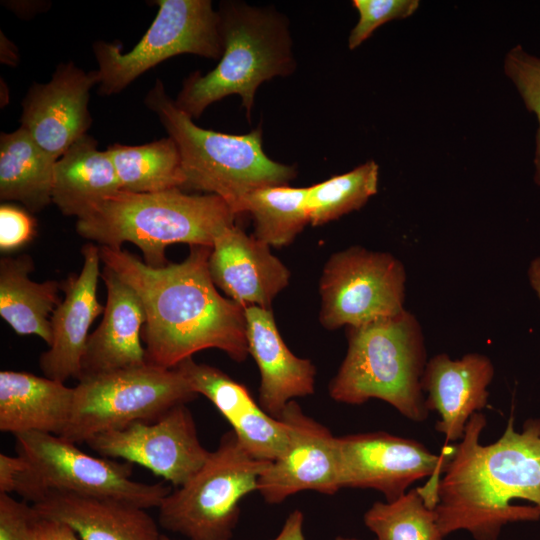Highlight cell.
Here are the masks:
<instances>
[{
    "mask_svg": "<svg viewBox=\"0 0 540 540\" xmlns=\"http://www.w3.org/2000/svg\"><path fill=\"white\" fill-rule=\"evenodd\" d=\"M98 83L97 70L85 72L73 62L60 64L48 82L29 88L21 104L20 126L58 160L91 126L89 95Z\"/></svg>",
    "mask_w": 540,
    "mask_h": 540,
    "instance_id": "15",
    "label": "cell"
},
{
    "mask_svg": "<svg viewBox=\"0 0 540 540\" xmlns=\"http://www.w3.org/2000/svg\"><path fill=\"white\" fill-rule=\"evenodd\" d=\"M97 141L84 135L56 161L52 202L67 216L80 218L121 190L113 162Z\"/></svg>",
    "mask_w": 540,
    "mask_h": 540,
    "instance_id": "24",
    "label": "cell"
},
{
    "mask_svg": "<svg viewBox=\"0 0 540 540\" xmlns=\"http://www.w3.org/2000/svg\"><path fill=\"white\" fill-rule=\"evenodd\" d=\"M121 190L154 193L183 188L185 178L177 144L171 137L143 145L107 147Z\"/></svg>",
    "mask_w": 540,
    "mask_h": 540,
    "instance_id": "27",
    "label": "cell"
},
{
    "mask_svg": "<svg viewBox=\"0 0 540 540\" xmlns=\"http://www.w3.org/2000/svg\"><path fill=\"white\" fill-rule=\"evenodd\" d=\"M197 396L178 369L148 363L84 377L74 387L71 417L61 436L75 444L86 443L135 421H154Z\"/></svg>",
    "mask_w": 540,
    "mask_h": 540,
    "instance_id": "9",
    "label": "cell"
},
{
    "mask_svg": "<svg viewBox=\"0 0 540 540\" xmlns=\"http://www.w3.org/2000/svg\"><path fill=\"white\" fill-rule=\"evenodd\" d=\"M159 540H175V539H172V538H170V537H168V536H166V535H162V534H161Z\"/></svg>",
    "mask_w": 540,
    "mask_h": 540,
    "instance_id": "40",
    "label": "cell"
},
{
    "mask_svg": "<svg viewBox=\"0 0 540 540\" xmlns=\"http://www.w3.org/2000/svg\"><path fill=\"white\" fill-rule=\"evenodd\" d=\"M74 388L29 372H0V431L61 436L72 413Z\"/></svg>",
    "mask_w": 540,
    "mask_h": 540,
    "instance_id": "23",
    "label": "cell"
},
{
    "mask_svg": "<svg viewBox=\"0 0 540 540\" xmlns=\"http://www.w3.org/2000/svg\"><path fill=\"white\" fill-rule=\"evenodd\" d=\"M245 316L248 351L260 372L259 404L280 419L290 401L314 393L315 365L288 348L271 308L247 306Z\"/></svg>",
    "mask_w": 540,
    "mask_h": 540,
    "instance_id": "20",
    "label": "cell"
},
{
    "mask_svg": "<svg viewBox=\"0 0 540 540\" xmlns=\"http://www.w3.org/2000/svg\"><path fill=\"white\" fill-rule=\"evenodd\" d=\"M337 449L341 488L377 490L391 502L407 493L416 481L431 476L418 489L432 509L439 476L453 452V446H445L435 454L417 440L384 431L337 437Z\"/></svg>",
    "mask_w": 540,
    "mask_h": 540,
    "instance_id": "12",
    "label": "cell"
},
{
    "mask_svg": "<svg viewBox=\"0 0 540 540\" xmlns=\"http://www.w3.org/2000/svg\"><path fill=\"white\" fill-rule=\"evenodd\" d=\"M57 159L43 150L21 126L0 135V199L20 202L36 213L52 202Z\"/></svg>",
    "mask_w": 540,
    "mask_h": 540,
    "instance_id": "26",
    "label": "cell"
},
{
    "mask_svg": "<svg viewBox=\"0 0 540 540\" xmlns=\"http://www.w3.org/2000/svg\"><path fill=\"white\" fill-rule=\"evenodd\" d=\"M494 374L492 361L479 353L459 359L440 353L427 361L421 380L425 406L439 414L435 429L446 444L461 440L470 417L486 407Z\"/></svg>",
    "mask_w": 540,
    "mask_h": 540,
    "instance_id": "19",
    "label": "cell"
},
{
    "mask_svg": "<svg viewBox=\"0 0 540 540\" xmlns=\"http://www.w3.org/2000/svg\"><path fill=\"white\" fill-rule=\"evenodd\" d=\"M198 395H203L218 409L232 431L256 459L274 461L289 443V425L270 416L243 384L220 369L197 363L192 357L175 367Z\"/></svg>",
    "mask_w": 540,
    "mask_h": 540,
    "instance_id": "17",
    "label": "cell"
},
{
    "mask_svg": "<svg viewBox=\"0 0 540 540\" xmlns=\"http://www.w3.org/2000/svg\"><path fill=\"white\" fill-rule=\"evenodd\" d=\"M25 466L26 461L19 454L16 456L0 454V493L10 494L14 491L17 478Z\"/></svg>",
    "mask_w": 540,
    "mask_h": 540,
    "instance_id": "35",
    "label": "cell"
},
{
    "mask_svg": "<svg viewBox=\"0 0 540 540\" xmlns=\"http://www.w3.org/2000/svg\"><path fill=\"white\" fill-rule=\"evenodd\" d=\"M528 277L532 288L540 300V257L534 259L528 269Z\"/></svg>",
    "mask_w": 540,
    "mask_h": 540,
    "instance_id": "38",
    "label": "cell"
},
{
    "mask_svg": "<svg viewBox=\"0 0 540 540\" xmlns=\"http://www.w3.org/2000/svg\"><path fill=\"white\" fill-rule=\"evenodd\" d=\"M30 256L5 257L0 261V315L19 335H35L49 346L50 319L61 302L60 284L54 280L35 282Z\"/></svg>",
    "mask_w": 540,
    "mask_h": 540,
    "instance_id": "25",
    "label": "cell"
},
{
    "mask_svg": "<svg viewBox=\"0 0 540 540\" xmlns=\"http://www.w3.org/2000/svg\"><path fill=\"white\" fill-rule=\"evenodd\" d=\"M486 425L483 413L470 417L438 481L434 510L444 537L464 530L498 540L507 524L540 519V419L518 432L511 415L501 437L482 445Z\"/></svg>",
    "mask_w": 540,
    "mask_h": 540,
    "instance_id": "2",
    "label": "cell"
},
{
    "mask_svg": "<svg viewBox=\"0 0 540 540\" xmlns=\"http://www.w3.org/2000/svg\"><path fill=\"white\" fill-rule=\"evenodd\" d=\"M333 540H362L355 537H344V536H337Z\"/></svg>",
    "mask_w": 540,
    "mask_h": 540,
    "instance_id": "39",
    "label": "cell"
},
{
    "mask_svg": "<svg viewBox=\"0 0 540 540\" xmlns=\"http://www.w3.org/2000/svg\"><path fill=\"white\" fill-rule=\"evenodd\" d=\"M236 214L219 196L181 189L154 193L119 190L77 219V233L100 246L136 245L151 267L168 264L166 248L175 243L213 246L234 225Z\"/></svg>",
    "mask_w": 540,
    "mask_h": 540,
    "instance_id": "3",
    "label": "cell"
},
{
    "mask_svg": "<svg viewBox=\"0 0 540 540\" xmlns=\"http://www.w3.org/2000/svg\"><path fill=\"white\" fill-rule=\"evenodd\" d=\"M504 71L518 89L526 108L536 114L539 122L534 181L540 185V58L528 54L521 45H517L507 53Z\"/></svg>",
    "mask_w": 540,
    "mask_h": 540,
    "instance_id": "31",
    "label": "cell"
},
{
    "mask_svg": "<svg viewBox=\"0 0 540 540\" xmlns=\"http://www.w3.org/2000/svg\"><path fill=\"white\" fill-rule=\"evenodd\" d=\"M40 517L68 525L80 540H159L146 509L117 499L50 492L32 504Z\"/></svg>",
    "mask_w": 540,
    "mask_h": 540,
    "instance_id": "22",
    "label": "cell"
},
{
    "mask_svg": "<svg viewBox=\"0 0 540 540\" xmlns=\"http://www.w3.org/2000/svg\"><path fill=\"white\" fill-rule=\"evenodd\" d=\"M37 540H80L76 533L66 524L40 518Z\"/></svg>",
    "mask_w": 540,
    "mask_h": 540,
    "instance_id": "36",
    "label": "cell"
},
{
    "mask_svg": "<svg viewBox=\"0 0 540 540\" xmlns=\"http://www.w3.org/2000/svg\"><path fill=\"white\" fill-rule=\"evenodd\" d=\"M101 277L106 304L100 325L88 337L80 379L147 363L142 345L146 317L138 295L107 266Z\"/></svg>",
    "mask_w": 540,
    "mask_h": 540,
    "instance_id": "21",
    "label": "cell"
},
{
    "mask_svg": "<svg viewBox=\"0 0 540 540\" xmlns=\"http://www.w3.org/2000/svg\"><path fill=\"white\" fill-rule=\"evenodd\" d=\"M363 521L376 540L444 539L435 510L427 506L418 488L391 502H374Z\"/></svg>",
    "mask_w": 540,
    "mask_h": 540,
    "instance_id": "30",
    "label": "cell"
},
{
    "mask_svg": "<svg viewBox=\"0 0 540 540\" xmlns=\"http://www.w3.org/2000/svg\"><path fill=\"white\" fill-rule=\"evenodd\" d=\"M347 352L330 381L329 395L339 403L361 405L382 400L407 419L429 415L421 386L427 364L422 328L406 309L370 323L347 327Z\"/></svg>",
    "mask_w": 540,
    "mask_h": 540,
    "instance_id": "5",
    "label": "cell"
},
{
    "mask_svg": "<svg viewBox=\"0 0 540 540\" xmlns=\"http://www.w3.org/2000/svg\"><path fill=\"white\" fill-rule=\"evenodd\" d=\"M86 443L103 457L147 468L175 488L185 484L210 454L199 440L186 404L171 408L154 421H135L97 434Z\"/></svg>",
    "mask_w": 540,
    "mask_h": 540,
    "instance_id": "13",
    "label": "cell"
},
{
    "mask_svg": "<svg viewBox=\"0 0 540 540\" xmlns=\"http://www.w3.org/2000/svg\"><path fill=\"white\" fill-rule=\"evenodd\" d=\"M81 253L80 273L69 276L60 284L64 299L50 317L51 343L39 359L44 376L62 383L70 378L80 380L90 326L104 311L97 299L101 276L99 246L85 244Z\"/></svg>",
    "mask_w": 540,
    "mask_h": 540,
    "instance_id": "16",
    "label": "cell"
},
{
    "mask_svg": "<svg viewBox=\"0 0 540 540\" xmlns=\"http://www.w3.org/2000/svg\"><path fill=\"white\" fill-rule=\"evenodd\" d=\"M304 514L293 510L286 518L278 535L271 540H305L303 532Z\"/></svg>",
    "mask_w": 540,
    "mask_h": 540,
    "instance_id": "37",
    "label": "cell"
},
{
    "mask_svg": "<svg viewBox=\"0 0 540 540\" xmlns=\"http://www.w3.org/2000/svg\"><path fill=\"white\" fill-rule=\"evenodd\" d=\"M223 54L205 75L199 71L183 81L175 104L192 119L229 96L239 95L250 119L257 88L274 77H286L296 68L288 21L266 7L236 1L218 10Z\"/></svg>",
    "mask_w": 540,
    "mask_h": 540,
    "instance_id": "4",
    "label": "cell"
},
{
    "mask_svg": "<svg viewBox=\"0 0 540 540\" xmlns=\"http://www.w3.org/2000/svg\"><path fill=\"white\" fill-rule=\"evenodd\" d=\"M280 419L289 425V443L258 479L257 491L268 504H280L300 491L334 495L341 488L337 437L306 415L292 400Z\"/></svg>",
    "mask_w": 540,
    "mask_h": 540,
    "instance_id": "14",
    "label": "cell"
},
{
    "mask_svg": "<svg viewBox=\"0 0 540 540\" xmlns=\"http://www.w3.org/2000/svg\"><path fill=\"white\" fill-rule=\"evenodd\" d=\"M379 166L373 161L307 187L309 224L320 226L360 209L377 193Z\"/></svg>",
    "mask_w": 540,
    "mask_h": 540,
    "instance_id": "29",
    "label": "cell"
},
{
    "mask_svg": "<svg viewBox=\"0 0 540 540\" xmlns=\"http://www.w3.org/2000/svg\"><path fill=\"white\" fill-rule=\"evenodd\" d=\"M15 438L17 454L27 463L15 493L32 504L50 492H66L113 498L148 509L158 508L172 491L163 483L134 481V464L92 456L62 436L24 432Z\"/></svg>",
    "mask_w": 540,
    "mask_h": 540,
    "instance_id": "8",
    "label": "cell"
},
{
    "mask_svg": "<svg viewBox=\"0 0 540 540\" xmlns=\"http://www.w3.org/2000/svg\"><path fill=\"white\" fill-rule=\"evenodd\" d=\"M101 262L138 295L145 312L148 364L173 369L193 354L218 349L242 362L249 355L245 307L223 297L211 279V247L190 246L180 263L151 267L122 248L99 246Z\"/></svg>",
    "mask_w": 540,
    "mask_h": 540,
    "instance_id": "1",
    "label": "cell"
},
{
    "mask_svg": "<svg viewBox=\"0 0 540 540\" xmlns=\"http://www.w3.org/2000/svg\"><path fill=\"white\" fill-rule=\"evenodd\" d=\"M40 518L33 505L0 493V540H37Z\"/></svg>",
    "mask_w": 540,
    "mask_h": 540,
    "instance_id": "33",
    "label": "cell"
},
{
    "mask_svg": "<svg viewBox=\"0 0 540 540\" xmlns=\"http://www.w3.org/2000/svg\"><path fill=\"white\" fill-rule=\"evenodd\" d=\"M208 267L216 287L243 307L271 308L290 280V271L270 246L235 224L215 239Z\"/></svg>",
    "mask_w": 540,
    "mask_h": 540,
    "instance_id": "18",
    "label": "cell"
},
{
    "mask_svg": "<svg viewBox=\"0 0 540 540\" xmlns=\"http://www.w3.org/2000/svg\"><path fill=\"white\" fill-rule=\"evenodd\" d=\"M270 463L251 456L232 430L225 432L203 466L163 499L159 525L188 540H232L240 502L257 491Z\"/></svg>",
    "mask_w": 540,
    "mask_h": 540,
    "instance_id": "7",
    "label": "cell"
},
{
    "mask_svg": "<svg viewBox=\"0 0 540 540\" xmlns=\"http://www.w3.org/2000/svg\"><path fill=\"white\" fill-rule=\"evenodd\" d=\"M352 5L359 20L348 37V47L360 46L381 25L412 15L419 6L418 0H354Z\"/></svg>",
    "mask_w": 540,
    "mask_h": 540,
    "instance_id": "32",
    "label": "cell"
},
{
    "mask_svg": "<svg viewBox=\"0 0 540 540\" xmlns=\"http://www.w3.org/2000/svg\"><path fill=\"white\" fill-rule=\"evenodd\" d=\"M307 187L273 185L256 189L240 202L237 214L249 213L254 236L270 247L289 245L309 224Z\"/></svg>",
    "mask_w": 540,
    "mask_h": 540,
    "instance_id": "28",
    "label": "cell"
},
{
    "mask_svg": "<svg viewBox=\"0 0 540 540\" xmlns=\"http://www.w3.org/2000/svg\"><path fill=\"white\" fill-rule=\"evenodd\" d=\"M144 102L178 146L185 178L182 190L217 195L238 215L247 194L288 185L297 175L294 165L276 162L264 152L261 126L240 135L201 128L168 96L159 79Z\"/></svg>",
    "mask_w": 540,
    "mask_h": 540,
    "instance_id": "6",
    "label": "cell"
},
{
    "mask_svg": "<svg viewBox=\"0 0 540 540\" xmlns=\"http://www.w3.org/2000/svg\"><path fill=\"white\" fill-rule=\"evenodd\" d=\"M158 12L140 41L127 52L121 43L97 41L98 93L118 94L136 78L170 57L194 54L220 60V17L210 0H157Z\"/></svg>",
    "mask_w": 540,
    "mask_h": 540,
    "instance_id": "10",
    "label": "cell"
},
{
    "mask_svg": "<svg viewBox=\"0 0 540 540\" xmlns=\"http://www.w3.org/2000/svg\"><path fill=\"white\" fill-rule=\"evenodd\" d=\"M36 233V222L27 210L12 204L0 206V249L9 252L29 243Z\"/></svg>",
    "mask_w": 540,
    "mask_h": 540,
    "instance_id": "34",
    "label": "cell"
},
{
    "mask_svg": "<svg viewBox=\"0 0 540 540\" xmlns=\"http://www.w3.org/2000/svg\"><path fill=\"white\" fill-rule=\"evenodd\" d=\"M406 272L387 252L352 246L332 254L323 268L319 320L328 330L358 327L404 308Z\"/></svg>",
    "mask_w": 540,
    "mask_h": 540,
    "instance_id": "11",
    "label": "cell"
}]
</instances>
